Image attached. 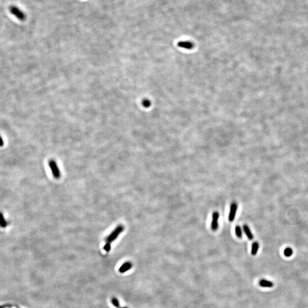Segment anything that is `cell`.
Here are the masks:
<instances>
[{
	"label": "cell",
	"instance_id": "18",
	"mask_svg": "<svg viewBox=\"0 0 308 308\" xmlns=\"http://www.w3.org/2000/svg\"><path fill=\"white\" fill-rule=\"evenodd\" d=\"M127 308V307H122V308Z\"/></svg>",
	"mask_w": 308,
	"mask_h": 308
},
{
	"label": "cell",
	"instance_id": "2",
	"mask_svg": "<svg viewBox=\"0 0 308 308\" xmlns=\"http://www.w3.org/2000/svg\"><path fill=\"white\" fill-rule=\"evenodd\" d=\"M49 165L54 178L57 179H60L61 177V173L56 162L53 159L50 160L49 162Z\"/></svg>",
	"mask_w": 308,
	"mask_h": 308
},
{
	"label": "cell",
	"instance_id": "16",
	"mask_svg": "<svg viewBox=\"0 0 308 308\" xmlns=\"http://www.w3.org/2000/svg\"><path fill=\"white\" fill-rule=\"evenodd\" d=\"M144 106L145 107H148L151 105V102L148 100H144L143 102Z\"/></svg>",
	"mask_w": 308,
	"mask_h": 308
},
{
	"label": "cell",
	"instance_id": "6",
	"mask_svg": "<svg viewBox=\"0 0 308 308\" xmlns=\"http://www.w3.org/2000/svg\"><path fill=\"white\" fill-rule=\"evenodd\" d=\"M132 267V264L131 263L126 262L121 267H120V268L119 269V272L121 273H124L126 272L127 271H128V270H130V269H131Z\"/></svg>",
	"mask_w": 308,
	"mask_h": 308
},
{
	"label": "cell",
	"instance_id": "12",
	"mask_svg": "<svg viewBox=\"0 0 308 308\" xmlns=\"http://www.w3.org/2000/svg\"><path fill=\"white\" fill-rule=\"evenodd\" d=\"M235 232L237 237L241 239L242 237V231L241 229L239 226H236L235 228Z\"/></svg>",
	"mask_w": 308,
	"mask_h": 308
},
{
	"label": "cell",
	"instance_id": "9",
	"mask_svg": "<svg viewBox=\"0 0 308 308\" xmlns=\"http://www.w3.org/2000/svg\"><path fill=\"white\" fill-rule=\"evenodd\" d=\"M259 284L262 287H271L273 286V283L267 281L266 280H261L259 282Z\"/></svg>",
	"mask_w": 308,
	"mask_h": 308
},
{
	"label": "cell",
	"instance_id": "10",
	"mask_svg": "<svg viewBox=\"0 0 308 308\" xmlns=\"http://www.w3.org/2000/svg\"><path fill=\"white\" fill-rule=\"evenodd\" d=\"M8 225V223L6 221L3 214L0 212V227L5 228Z\"/></svg>",
	"mask_w": 308,
	"mask_h": 308
},
{
	"label": "cell",
	"instance_id": "13",
	"mask_svg": "<svg viewBox=\"0 0 308 308\" xmlns=\"http://www.w3.org/2000/svg\"><path fill=\"white\" fill-rule=\"evenodd\" d=\"M284 253L286 257H290L293 254V250L290 248H287L286 249H285Z\"/></svg>",
	"mask_w": 308,
	"mask_h": 308
},
{
	"label": "cell",
	"instance_id": "5",
	"mask_svg": "<svg viewBox=\"0 0 308 308\" xmlns=\"http://www.w3.org/2000/svg\"><path fill=\"white\" fill-rule=\"evenodd\" d=\"M178 46L187 50H191L194 47V45L192 42L189 41H181L178 42Z\"/></svg>",
	"mask_w": 308,
	"mask_h": 308
},
{
	"label": "cell",
	"instance_id": "3",
	"mask_svg": "<svg viewBox=\"0 0 308 308\" xmlns=\"http://www.w3.org/2000/svg\"><path fill=\"white\" fill-rule=\"evenodd\" d=\"M219 213L218 212H214L212 214V220L211 223V229L213 231L217 230L219 227Z\"/></svg>",
	"mask_w": 308,
	"mask_h": 308
},
{
	"label": "cell",
	"instance_id": "17",
	"mask_svg": "<svg viewBox=\"0 0 308 308\" xmlns=\"http://www.w3.org/2000/svg\"><path fill=\"white\" fill-rule=\"evenodd\" d=\"M3 139L1 138V137L0 136V147H2L3 145Z\"/></svg>",
	"mask_w": 308,
	"mask_h": 308
},
{
	"label": "cell",
	"instance_id": "1",
	"mask_svg": "<svg viewBox=\"0 0 308 308\" xmlns=\"http://www.w3.org/2000/svg\"><path fill=\"white\" fill-rule=\"evenodd\" d=\"M124 230V226L122 225L118 226L106 238V242L111 244L112 242L115 240V239L119 236V234L122 233Z\"/></svg>",
	"mask_w": 308,
	"mask_h": 308
},
{
	"label": "cell",
	"instance_id": "11",
	"mask_svg": "<svg viewBox=\"0 0 308 308\" xmlns=\"http://www.w3.org/2000/svg\"><path fill=\"white\" fill-rule=\"evenodd\" d=\"M259 245L257 242H254L252 244V250H251V254L253 256H255L257 254V252L259 249Z\"/></svg>",
	"mask_w": 308,
	"mask_h": 308
},
{
	"label": "cell",
	"instance_id": "15",
	"mask_svg": "<svg viewBox=\"0 0 308 308\" xmlns=\"http://www.w3.org/2000/svg\"><path fill=\"white\" fill-rule=\"evenodd\" d=\"M103 249H104V250L106 252H108L110 250V249H111V245H110V244L106 243V244L104 245V246L103 247Z\"/></svg>",
	"mask_w": 308,
	"mask_h": 308
},
{
	"label": "cell",
	"instance_id": "7",
	"mask_svg": "<svg viewBox=\"0 0 308 308\" xmlns=\"http://www.w3.org/2000/svg\"><path fill=\"white\" fill-rule=\"evenodd\" d=\"M12 12H13V14H14L18 19H19L21 20H24L25 19V16L23 14V13L20 11L17 8H12Z\"/></svg>",
	"mask_w": 308,
	"mask_h": 308
},
{
	"label": "cell",
	"instance_id": "14",
	"mask_svg": "<svg viewBox=\"0 0 308 308\" xmlns=\"http://www.w3.org/2000/svg\"><path fill=\"white\" fill-rule=\"evenodd\" d=\"M111 303L112 305L117 308H119V303L117 298L113 297L111 298Z\"/></svg>",
	"mask_w": 308,
	"mask_h": 308
},
{
	"label": "cell",
	"instance_id": "4",
	"mask_svg": "<svg viewBox=\"0 0 308 308\" xmlns=\"http://www.w3.org/2000/svg\"><path fill=\"white\" fill-rule=\"evenodd\" d=\"M237 204L236 203L233 202L232 203L230 206V212L229 214V221L232 222L234 220L235 218V216L236 215V212L237 210Z\"/></svg>",
	"mask_w": 308,
	"mask_h": 308
},
{
	"label": "cell",
	"instance_id": "8",
	"mask_svg": "<svg viewBox=\"0 0 308 308\" xmlns=\"http://www.w3.org/2000/svg\"><path fill=\"white\" fill-rule=\"evenodd\" d=\"M243 229H244V232L246 233V236L250 240H252L253 239V236L250 231V228H249V226L245 224L243 226Z\"/></svg>",
	"mask_w": 308,
	"mask_h": 308
}]
</instances>
